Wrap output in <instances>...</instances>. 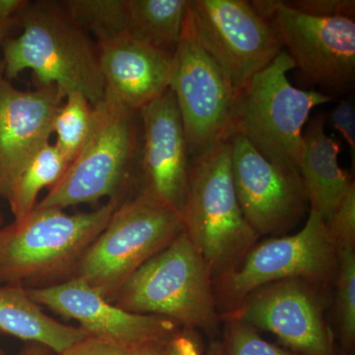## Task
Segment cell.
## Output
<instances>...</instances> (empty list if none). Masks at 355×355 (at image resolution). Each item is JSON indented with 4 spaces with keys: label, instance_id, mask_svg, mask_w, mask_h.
Wrapping results in <instances>:
<instances>
[{
    "label": "cell",
    "instance_id": "obj_22",
    "mask_svg": "<svg viewBox=\"0 0 355 355\" xmlns=\"http://www.w3.org/2000/svg\"><path fill=\"white\" fill-rule=\"evenodd\" d=\"M62 3L72 20L95 37L97 44L128 35V0H67Z\"/></svg>",
    "mask_w": 355,
    "mask_h": 355
},
{
    "label": "cell",
    "instance_id": "obj_4",
    "mask_svg": "<svg viewBox=\"0 0 355 355\" xmlns=\"http://www.w3.org/2000/svg\"><path fill=\"white\" fill-rule=\"evenodd\" d=\"M211 277L184 230L125 280L113 304L135 314L168 318L214 336L219 319Z\"/></svg>",
    "mask_w": 355,
    "mask_h": 355
},
{
    "label": "cell",
    "instance_id": "obj_35",
    "mask_svg": "<svg viewBox=\"0 0 355 355\" xmlns=\"http://www.w3.org/2000/svg\"><path fill=\"white\" fill-rule=\"evenodd\" d=\"M207 355H224L223 345L219 340L210 343Z\"/></svg>",
    "mask_w": 355,
    "mask_h": 355
},
{
    "label": "cell",
    "instance_id": "obj_9",
    "mask_svg": "<svg viewBox=\"0 0 355 355\" xmlns=\"http://www.w3.org/2000/svg\"><path fill=\"white\" fill-rule=\"evenodd\" d=\"M187 24L235 92L284 51L268 21L245 0H190Z\"/></svg>",
    "mask_w": 355,
    "mask_h": 355
},
{
    "label": "cell",
    "instance_id": "obj_34",
    "mask_svg": "<svg viewBox=\"0 0 355 355\" xmlns=\"http://www.w3.org/2000/svg\"><path fill=\"white\" fill-rule=\"evenodd\" d=\"M17 16L14 18H10V19H7V18H3L0 16V46H2L4 42L8 39L7 37H8L9 32L11 31L14 26L17 25Z\"/></svg>",
    "mask_w": 355,
    "mask_h": 355
},
{
    "label": "cell",
    "instance_id": "obj_26",
    "mask_svg": "<svg viewBox=\"0 0 355 355\" xmlns=\"http://www.w3.org/2000/svg\"><path fill=\"white\" fill-rule=\"evenodd\" d=\"M338 249H354L355 242V186L326 222Z\"/></svg>",
    "mask_w": 355,
    "mask_h": 355
},
{
    "label": "cell",
    "instance_id": "obj_17",
    "mask_svg": "<svg viewBox=\"0 0 355 355\" xmlns=\"http://www.w3.org/2000/svg\"><path fill=\"white\" fill-rule=\"evenodd\" d=\"M97 46L105 93L128 108L140 111L170 88L175 55L141 43L130 35Z\"/></svg>",
    "mask_w": 355,
    "mask_h": 355
},
{
    "label": "cell",
    "instance_id": "obj_6",
    "mask_svg": "<svg viewBox=\"0 0 355 355\" xmlns=\"http://www.w3.org/2000/svg\"><path fill=\"white\" fill-rule=\"evenodd\" d=\"M181 214L184 231L216 279L239 265L256 245L259 235L245 219L236 197L229 141L190 160Z\"/></svg>",
    "mask_w": 355,
    "mask_h": 355
},
{
    "label": "cell",
    "instance_id": "obj_28",
    "mask_svg": "<svg viewBox=\"0 0 355 355\" xmlns=\"http://www.w3.org/2000/svg\"><path fill=\"white\" fill-rule=\"evenodd\" d=\"M334 128L342 133L347 140L352 156V164L355 162V107L352 100H343L331 114Z\"/></svg>",
    "mask_w": 355,
    "mask_h": 355
},
{
    "label": "cell",
    "instance_id": "obj_15",
    "mask_svg": "<svg viewBox=\"0 0 355 355\" xmlns=\"http://www.w3.org/2000/svg\"><path fill=\"white\" fill-rule=\"evenodd\" d=\"M139 113L142 123L140 191L182 214L188 193L190 156L174 93L168 89Z\"/></svg>",
    "mask_w": 355,
    "mask_h": 355
},
{
    "label": "cell",
    "instance_id": "obj_13",
    "mask_svg": "<svg viewBox=\"0 0 355 355\" xmlns=\"http://www.w3.org/2000/svg\"><path fill=\"white\" fill-rule=\"evenodd\" d=\"M27 291L35 302L74 320L89 336L130 352L146 343L171 342L179 334L172 320L121 309L78 277Z\"/></svg>",
    "mask_w": 355,
    "mask_h": 355
},
{
    "label": "cell",
    "instance_id": "obj_14",
    "mask_svg": "<svg viewBox=\"0 0 355 355\" xmlns=\"http://www.w3.org/2000/svg\"><path fill=\"white\" fill-rule=\"evenodd\" d=\"M230 319L270 331L302 355H335L321 306L303 280H282L254 291Z\"/></svg>",
    "mask_w": 355,
    "mask_h": 355
},
{
    "label": "cell",
    "instance_id": "obj_3",
    "mask_svg": "<svg viewBox=\"0 0 355 355\" xmlns=\"http://www.w3.org/2000/svg\"><path fill=\"white\" fill-rule=\"evenodd\" d=\"M142 123L139 111L111 95L94 106L90 137L64 177L37 203L39 209H67L109 197L121 200L140 175Z\"/></svg>",
    "mask_w": 355,
    "mask_h": 355
},
{
    "label": "cell",
    "instance_id": "obj_36",
    "mask_svg": "<svg viewBox=\"0 0 355 355\" xmlns=\"http://www.w3.org/2000/svg\"><path fill=\"white\" fill-rule=\"evenodd\" d=\"M3 216H2L1 212H0V227H2V225H3Z\"/></svg>",
    "mask_w": 355,
    "mask_h": 355
},
{
    "label": "cell",
    "instance_id": "obj_31",
    "mask_svg": "<svg viewBox=\"0 0 355 355\" xmlns=\"http://www.w3.org/2000/svg\"><path fill=\"white\" fill-rule=\"evenodd\" d=\"M27 3L25 0H0V16L7 19L16 17Z\"/></svg>",
    "mask_w": 355,
    "mask_h": 355
},
{
    "label": "cell",
    "instance_id": "obj_10",
    "mask_svg": "<svg viewBox=\"0 0 355 355\" xmlns=\"http://www.w3.org/2000/svg\"><path fill=\"white\" fill-rule=\"evenodd\" d=\"M250 2L268 21L306 80L336 92L352 89L355 83L354 19L306 15L279 0Z\"/></svg>",
    "mask_w": 355,
    "mask_h": 355
},
{
    "label": "cell",
    "instance_id": "obj_21",
    "mask_svg": "<svg viewBox=\"0 0 355 355\" xmlns=\"http://www.w3.org/2000/svg\"><path fill=\"white\" fill-rule=\"evenodd\" d=\"M69 165L58 147L50 142L30 156L11 180L4 196L15 219L32 211L41 191L53 188L64 177Z\"/></svg>",
    "mask_w": 355,
    "mask_h": 355
},
{
    "label": "cell",
    "instance_id": "obj_2",
    "mask_svg": "<svg viewBox=\"0 0 355 355\" xmlns=\"http://www.w3.org/2000/svg\"><path fill=\"white\" fill-rule=\"evenodd\" d=\"M111 198L100 209L67 214L35 207L27 216L0 227V284L26 288L51 286L74 272L120 205Z\"/></svg>",
    "mask_w": 355,
    "mask_h": 355
},
{
    "label": "cell",
    "instance_id": "obj_27",
    "mask_svg": "<svg viewBox=\"0 0 355 355\" xmlns=\"http://www.w3.org/2000/svg\"><path fill=\"white\" fill-rule=\"evenodd\" d=\"M284 3L292 10L315 17L354 19V0H289Z\"/></svg>",
    "mask_w": 355,
    "mask_h": 355
},
{
    "label": "cell",
    "instance_id": "obj_8",
    "mask_svg": "<svg viewBox=\"0 0 355 355\" xmlns=\"http://www.w3.org/2000/svg\"><path fill=\"white\" fill-rule=\"evenodd\" d=\"M338 268V247L326 221L311 209L304 227L292 236L254 245L241 263L217 277L226 304L239 305L261 287L287 279L328 282Z\"/></svg>",
    "mask_w": 355,
    "mask_h": 355
},
{
    "label": "cell",
    "instance_id": "obj_37",
    "mask_svg": "<svg viewBox=\"0 0 355 355\" xmlns=\"http://www.w3.org/2000/svg\"><path fill=\"white\" fill-rule=\"evenodd\" d=\"M0 355H6V352H3L1 347H0Z\"/></svg>",
    "mask_w": 355,
    "mask_h": 355
},
{
    "label": "cell",
    "instance_id": "obj_19",
    "mask_svg": "<svg viewBox=\"0 0 355 355\" xmlns=\"http://www.w3.org/2000/svg\"><path fill=\"white\" fill-rule=\"evenodd\" d=\"M0 331L49 347L55 355L87 338L79 327L67 326L44 314L22 284H0Z\"/></svg>",
    "mask_w": 355,
    "mask_h": 355
},
{
    "label": "cell",
    "instance_id": "obj_33",
    "mask_svg": "<svg viewBox=\"0 0 355 355\" xmlns=\"http://www.w3.org/2000/svg\"><path fill=\"white\" fill-rule=\"evenodd\" d=\"M20 355H55L49 347L36 343H27Z\"/></svg>",
    "mask_w": 355,
    "mask_h": 355
},
{
    "label": "cell",
    "instance_id": "obj_32",
    "mask_svg": "<svg viewBox=\"0 0 355 355\" xmlns=\"http://www.w3.org/2000/svg\"><path fill=\"white\" fill-rule=\"evenodd\" d=\"M170 342L150 343L132 350L130 355H167Z\"/></svg>",
    "mask_w": 355,
    "mask_h": 355
},
{
    "label": "cell",
    "instance_id": "obj_5",
    "mask_svg": "<svg viewBox=\"0 0 355 355\" xmlns=\"http://www.w3.org/2000/svg\"><path fill=\"white\" fill-rule=\"evenodd\" d=\"M293 69V60L282 51L248 81L236 96L228 139L240 135L268 160L298 169L303 127L311 111L331 97L294 87L287 78Z\"/></svg>",
    "mask_w": 355,
    "mask_h": 355
},
{
    "label": "cell",
    "instance_id": "obj_16",
    "mask_svg": "<svg viewBox=\"0 0 355 355\" xmlns=\"http://www.w3.org/2000/svg\"><path fill=\"white\" fill-rule=\"evenodd\" d=\"M64 95L55 85L18 90L0 62V197L30 156L50 142Z\"/></svg>",
    "mask_w": 355,
    "mask_h": 355
},
{
    "label": "cell",
    "instance_id": "obj_1",
    "mask_svg": "<svg viewBox=\"0 0 355 355\" xmlns=\"http://www.w3.org/2000/svg\"><path fill=\"white\" fill-rule=\"evenodd\" d=\"M17 17L22 33L2 44L7 80L30 69L38 87L55 85L64 97L81 93L93 106L104 99L106 85L97 44L72 20L62 2L28 1Z\"/></svg>",
    "mask_w": 355,
    "mask_h": 355
},
{
    "label": "cell",
    "instance_id": "obj_7",
    "mask_svg": "<svg viewBox=\"0 0 355 355\" xmlns=\"http://www.w3.org/2000/svg\"><path fill=\"white\" fill-rule=\"evenodd\" d=\"M184 230L179 211L139 190L116 207L84 252L73 277L113 303L125 280Z\"/></svg>",
    "mask_w": 355,
    "mask_h": 355
},
{
    "label": "cell",
    "instance_id": "obj_23",
    "mask_svg": "<svg viewBox=\"0 0 355 355\" xmlns=\"http://www.w3.org/2000/svg\"><path fill=\"white\" fill-rule=\"evenodd\" d=\"M58 109L53 120V133L57 135L55 146L71 163L90 137L94 123V106L85 96L71 92Z\"/></svg>",
    "mask_w": 355,
    "mask_h": 355
},
{
    "label": "cell",
    "instance_id": "obj_20",
    "mask_svg": "<svg viewBox=\"0 0 355 355\" xmlns=\"http://www.w3.org/2000/svg\"><path fill=\"white\" fill-rule=\"evenodd\" d=\"M128 35L159 51L175 55L190 0H128Z\"/></svg>",
    "mask_w": 355,
    "mask_h": 355
},
{
    "label": "cell",
    "instance_id": "obj_12",
    "mask_svg": "<svg viewBox=\"0 0 355 355\" xmlns=\"http://www.w3.org/2000/svg\"><path fill=\"white\" fill-rule=\"evenodd\" d=\"M228 141L236 197L248 223L258 235L291 228L309 203L297 168L268 160L240 135Z\"/></svg>",
    "mask_w": 355,
    "mask_h": 355
},
{
    "label": "cell",
    "instance_id": "obj_29",
    "mask_svg": "<svg viewBox=\"0 0 355 355\" xmlns=\"http://www.w3.org/2000/svg\"><path fill=\"white\" fill-rule=\"evenodd\" d=\"M130 350L88 336L58 355H130Z\"/></svg>",
    "mask_w": 355,
    "mask_h": 355
},
{
    "label": "cell",
    "instance_id": "obj_18",
    "mask_svg": "<svg viewBox=\"0 0 355 355\" xmlns=\"http://www.w3.org/2000/svg\"><path fill=\"white\" fill-rule=\"evenodd\" d=\"M326 114H317L303 133L298 171L311 209L328 221L349 193L354 182L338 165L340 146L324 132Z\"/></svg>",
    "mask_w": 355,
    "mask_h": 355
},
{
    "label": "cell",
    "instance_id": "obj_30",
    "mask_svg": "<svg viewBox=\"0 0 355 355\" xmlns=\"http://www.w3.org/2000/svg\"><path fill=\"white\" fill-rule=\"evenodd\" d=\"M167 355H200V352L191 336L178 334L170 342Z\"/></svg>",
    "mask_w": 355,
    "mask_h": 355
},
{
    "label": "cell",
    "instance_id": "obj_25",
    "mask_svg": "<svg viewBox=\"0 0 355 355\" xmlns=\"http://www.w3.org/2000/svg\"><path fill=\"white\" fill-rule=\"evenodd\" d=\"M224 355H299L266 342L248 324L229 319L226 324Z\"/></svg>",
    "mask_w": 355,
    "mask_h": 355
},
{
    "label": "cell",
    "instance_id": "obj_24",
    "mask_svg": "<svg viewBox=\"0 0 355 355\" xmlns=\"http://www.w3.org/2000/svg\"><path fill=\"white\" fill-rule=\"evenodd\" d=\"M338 313L345 349L355 338V254L354 249H338Z\"/></svg>",
    "mask_w": 355,
    "mask_h": 355
},
{
    "label": "cell",
    "instance_id": "obj_11",
    "mask_svg": "<svg viewBox=\"0 0 355 355\" xmlns=\"http://www.w3.org/2000/svg\"><path fill=\"white\" fill-rule=\"evenodd\" d=\"M170 89L183 121L190 160L227 141L237 93L187 22L175 53Z\"/></svg>",
    "mask_w": 355,
    "mask_h": 355
}]
</instances>
